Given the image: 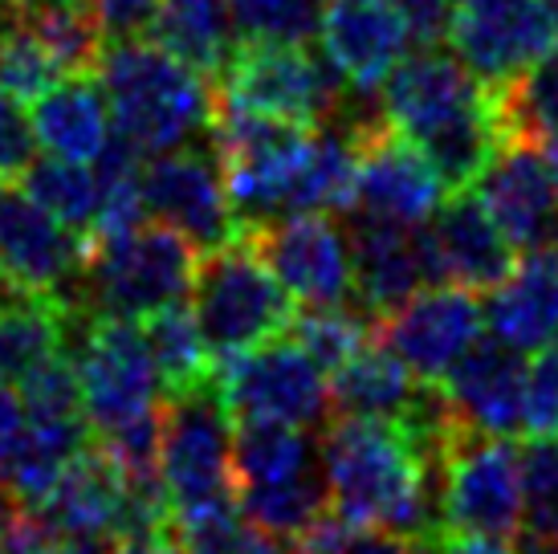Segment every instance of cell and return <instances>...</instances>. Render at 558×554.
<instances>
[{"mask_svg": "<svg viewBox=\"0 0 558 554\" xmlns=\"http://www.w3.org/2000/svg\"><path fill=\"white\" fill-rule=\"evenodd\" d=\"M379 98L391 131L433 159L449 192L477 184L506 143L494 86H485L457 53H440V46H420L400 58L379 82Z\"/></svg>", "mask_w": 558, "mask_h": 554, "instance_id": "cell-1", "label": "cell"}, {"mask_svg": "<svg viewBox=\"0 0 558 554\" xmlns=\"http://www.w3.org/2000/svg\"><path fill=\"white\" fill-rule=\"evenodd\" d=\"M330 509L351 526H384L403 539L440 526V461L424 465L400 424L335 416L323 429Z\"/></svg>", "mask_w": 558, "mask_h": 554, "instance_id": "cell-2", "label": "cell"}, {"mask_svg": "<svg viewBox=\"0 0 558 554\" xmlns=\"http://www.w3.org/2000/svg\"><path fill=\"white\" fill-rule=\"evenodd\" d=\"M94 74L107 91L114 135L140 155L175 152L213 123L217 94L208 77L159 41H110Z\"/></svg>", "mask_w": 558, "mask_h": 554, "instance_id": "cell-3", "label": "cell"}, {"mask_svg": "<svg viewBox=\"0 0 558 554\" xmlns=\"http://www.w3.org/2000/svg\"><path fill=\"white\" fill-rule=\"evenodd\" d=\"M201 253L168 225L140 229L90 241V262L82 274L78 302L98 318H123L143 323L156 310L175 306L184 293H192Z\"/></svg>", "mask_w": 558, "mask_h": 554, "instance_id": "cell-4", "label": "cell"}, {"mask_svg": "<svg viewBox=\"0 0 558 554\" xmlns=\"http://www.w3.org/2000/svg\"><path fill=\"white\" fill-rule=\"evenodd\" d=\"M192 314L213 359L262 347L294 330L298 302L245 237L204 253L192 277Z\"/></svg>", "mask_w": 558, "mask_h": 554, "instance_id": "cell-5", "label": "cell"}, {"mask_svg": "<svg viewBox=\"0 0 558 554\" xmlns=\"http://www.w3.org/2000/svg\"><path fill=\"white\" fill-rule=\"evenodd\" d=\"M70 347L82 384V408L94 441L126 429L131 420L156 412L163 404V380L156 371L143 326L123 318H98L86 306H74Z\"/></svg>", "mask_w": 558, "mask_h": 554, "instance_id": "cell-6", "label": "cell"}, {"mask_svg": "<svg viewBox=\"0 0 558 554\" xmlns=\"http://www.w3.org/2000/svg\"><path fill=\"white\" fill-rule=\"evenodd\" d=\"M236 416L220 396L217 375L192 392L163 396V436H159V478L175 509L229 502L233 478Z\"/></svg>", "mask_w": 558, "mask_h": 554, "instance_id": "cell-7", "label": "cell"}, {"mask_svg": "<svg viewBox=\"0 0 558 554\" xmlns=\"http://www.w3.org/2000/svg\"><path fill=\"white\" fill-rule=\"evenodd\" d=\"M347 94V77L326 53L306 46H262L236 41L217 74V98L306 127H326Z\"/></svg>", "mask_w": 558, "mask_h": 554, "instance_id": "cell-8", "label": "cell"}, {"mask_svg": "<svg viewBox=\"0 0 558 554\" xmlns=\"http://www.w3.org/2000/svg\"><path fill=\"white\" fill-rule=\"evenodd\" d=\"M440 526L449 534L513 539L522 526V453L510 436L461 429L440 457Z\"/></svg>", "mask_w": 558, "mask_h": 554, "instance_id": "cell-9", "label": "cell"}, {"mask_svg": "<svg viewBox=\"0 0 558 554\" xmlns=\"http://www.w3.org/2000/svg\"><path fill=\"white\" fill-rule=\"evenodd\" d=\"M217 387L236 420H281L311 432L335 420L326 371L294 335L217 359Z\"/></svg>", "mask_w": 558, "mask_h": 554, "instance_id": "cell-10", "label": "cell"}, {"mask_svg": "<svg viewBox=\"0 0 558 554\" xmlns=\"http://www.w3.org/2000/svg\"><path fill=\"white\" fill-rule=\"evenodd\" d=\"M90 237L46 213L21 184L0 188V290L82 306Z\"/></svg>", "mask_w": 558, "mask_h": 554, "instance_id": "cell-11", "label": "cell"}, {"mask_svg": "<svg viewBox=\"0 0 558 554\" xmlns=\"http://www.w3.org/2000/svg\"><path fill=\"white\" fill-rule=\"evenodd\" d=\"M449 41L452 53L485 86H501L555 49V4L550 0H457Z\"/></svg>", "mask_w": 558, "mask_h": 554, "instance_id": "cell-12", "label": "cell"}, {"mask_svg": "<svg viewBox=\"0 0 558 554\" xmlns=\"http://www.w3.org/2000/svg\"><path fill=\"white\" fill-rule=\"evenodd\" d=\"M302 306H342L351 298V241L330 213H294L241 232Z\"/></svg>", "mask_w": 558, "mask_h": 554, "instance_id": "cell-13", "label": "cell"}, {"mask_svg": "<svg viewBox=\"0 0 558 554\" xmlns=\"http://www.w3.org/2000/svg\"><path fill=\"white\" fill-rule=\"evenodd\" d=\"M143 204L151 220L175 229L196 245V253H213L241 237L217 152L201 155L175 147L156 155L143 168Z\"/></svg>", "mask_w": 558, "mask_h": 554, "instance_id": "cell-14", "label": "cell"}, {"mask_svg": "<svg viewBox=\"0 0 558 554\" xmlns=\"http://www.w3.org/2000/svg\"><path fill=\"white\" fill-rule=\"evenodd\" d=\"M485 306L477 302V290L465 286H428L416 290L396 314H388L375 326V335L400 354L420 380L440 384L452 371V363L481 339Z\"/></svg>", "mask_w": 558, "mask_h": 554, "instance_id": "cell-15", "label": "cell"}, {"mask_svg": "<svg viewBox=\"0 0 558 554\" xmlns=\"http://www.w3.org/2000/svg\"><path fill=\"white\" fill-rule=\"evenodd\" d=\"M477 201L518 253L558 249V176L543 143L506 138L477 176Z\"/></svg>", "mask_w": 558, "mask_h": 554, "instance_id": "cell-16", "label": "cell"}, {"mask_svg": "<svg viewBox=\"0 0 558 554\" xmlns=\"http://www.w3.org/2000/svg\"><path fill=\"white\" fill-rule=\"evenodd\" d=\"M420 253L428 265V286L452 281L465 290L489 293L518 269V249L497 229L477 192H457L436 208L428 225H420Z\"/></svg>", "mask_w": 558, "mask_h": 554, "instance_id": "cell-17", "label": "cell"}, {"mask_svg": "<svg viewBox=\"0 0 558 554\" xmlns=\"http://www.w3.org/2000/svg\"><path fill=\"white\" fill-rule=\"evenodd\" d=\"M449 184L440 180L433 159L400 131H375L359 143L355 213L384 216L396 225H428L445 204Z\"/></svg>", "mask_w": 558, "mask_h": 554, "instance_id": "cell-18", "label": "cell"}, {"mask_svg": "<svg viewBox=\"0 0 558 554\" xmlns=\"http://www.w3.org/2000/svg\"><path fill=\"white\" fill-rule=\"evenodd\" d=\"M351 293L375 326L428 286V265L420 253V225H396L359 213L351 225Z\"/></svg>", "mask_w": 558, "mask_h": 554, "instance_id": "cell-19", "label": "cell"}, {"mask_svg": "<svg viewBox=\"0 0 558 554\" xmlns=\"http://www.w3.org/2000/svg\"><path fill=\"white\" fill-rule=\"evenodd\" d=\"M526 351L501 339H477L440 380L449 404L469 429L513 436L526 420Z\"/></svg>", "mask_w": 558, "mask_h": 554, "instance_id": "cell-20", "label": "cell"}, {"mask_svg": "<svg viewBox=\"0 0 558 554\" xmlns=\"http://www.w3.org/2000/svg\"><path fill=\"white\" fill-rule=\"evenodd\" d=\"M318 37L335 70L363 91H379L412 41L400 0H326Z\"/></svg>", "mask_w": 558, "mask_h": 554, "instance_id": "cell-21", "label": "cell"}, {"mask_svg": "<svg viewBox=\"0 0 558 554\" xmlns=\"http://www.w3.org/2000/svg\"><path fill=\"white\" fill-rule=\"evenodd\" d=\"M126 502V473L107 448L90 441L53 481L46 502L33 509L53 539H119Z\"/></svg>", "mask_w": 558, "mask_h": 554, "instance_id": "cell-22", "label": "cell"}, {"mask_svg": "<svg viewBox=\"0 0 558 554\" xmlns=\"http://www.w3.org/2000/svg\"><path fill=\"white\" fill-rule=\"evenodd\" d=\"M489 335L518 351H543L558 342V249L526 253L485 302Z\"/></svg>", "mask_w": 558, "mask_h": 554, "instance_id": "cell-23", "label": "cell"}, {"mask_svg": "<svg viewBox=\"0 0 558 554\" xmlns=\"http://www.w3.org/2000/svg\"><path fill=\"white\" fill-rule=\"evenodd\" d=\"M33 135L49 155L94 164L114 138V119L102 82L90 74H65L33 103Z\"/></svg>", "mask_w": 558, "mask_h": 554, "instance_id": "cell-24", "label": "cell"}, {"mask_svg": "<svg viewBox=\"0 0 558 554\" xmlns=\"http://www.w3.org/2000/svg\"><path fill=\"white\" fill-rule=\"evenodd\" d=\"M420 387L424 380L375 335L342 368L330 371V412L400 424L403 416L416 408Z\"/></svg>", "mask_w": 558, "mask_h": 554, "instance_id": "cell-25", "label": "cell"}, {"mask_svg": "<svg viewBox=\"0 0 558 554\" xmlns=\"http://www.w3.org/2000/svg\"><path fill=\"white\" fill-rule=\"evenodd\" d=\"M74 306L37 293H9L0 302V384H21L46 359L70 351Z\"/></svg>", "mask_w": 558, "mask_h": 554, "instance_id": "cell-26", "label": "cell"}, {"mask_svg": "<svg viewBox=\"0 0 558 554\" xmlns=\"http://www.w3.org/2000/svg\"><path fill=\"white\" fill-rule=\"evenodd\" d=\"M151 37L204 77H217L233 53L236 33L225 0H163Z\"/></svg>", "mask_w": 558, "mask_h": 554, "instance_id": "cell-27", "label": "cell"}, {"mask_svg": "<svg viewBox=\"0 0 558 554\" xmlns=\"http://www.w3.org/2000/svg\"><path fill=\"white\" fill-rule=\"evenodd\" d=\"M314 465L311 429L281 424V420H236L233 432V478L241 485H274L306 473Z\"/></svg>", "mask_w": 558, "mask_h": 554, "instance_id": "cell-28", "label": "cell"}, {"mask_svg": "<svg viewBox=\"0 0 558 554\" xmlns=\"http://www.w3.org/2000/svg\"><path fill=\"white\" fill-rule=\"evenodd\" d=\"M16 16L49 49L62 74H94L107 41L90 0H16Z\"/></svg>", "mask_w": 558, "mask_h": 554, "instance_id": "cell-29", "label": "cell"}, {"mask_svg": "<svg viewBox=\"0 0 558 554\" xmlns=\"http://www.w3.org/2000/svg\"><path fill=\"white\" fill-rule=\"evenodd\" d=\"M168 542L175 554H290V542L248 522L233 497L213 506L175 509Z\"/></svg>", "mask_w": 558, "mask_h": 554, "instance_id": "cell-30", "label": "cell"}, {"mask_svg": "<svg viewBox=\"0 0 558 554\" xmlns=\"http://www.w3.org/2000/svg\"><path fill=\"white\" fill-rule=\"evenodd\" d=\"M143 339L151 347L156 371L163 380V396L175 392H192V387L208 384L217 375V359L204 342V330L196 314L184 310L180 302L168 310H156L143 318Z\"/></svg>", "mask_w": 558, "mask_h": 554, "instance_id": "cell-31", "label": "cell"}, {"mask_svg": "<svg viewBox=\"0 0 558 554\" xmlns=\"http://www.w3.org/2000/svg\"><path fill=\"white\" fill-rule=\"evenodd\" d=\"M236 506L253 526H262L274 539H298L302 530H311L326 509H330V490H326L323 465H314L306 473L274 485H241Z\"/></svg>", "mask_w": 558, "mask_h": 554, "instance_id": "cell-32", "label": "cell"}, {"mask_svg": "<svg viewBox=\"0 0 558 554\" xmlns=\"http://www.w3.org/2000/svg\"><path fill=\"white\" fill-rule=\"evenodd\" d=\"M497 119L506 138H530V143H550L558 138V53H543L534 65L510 82L494 86Z\"/></svg>", "mask_w": 558, "mask_h": 554, "instance_id": "cell-33", "label": "cell"}, {"mask_svg": "<svg viewBox=\"0 0 558 554\" xmlns=\"http://www.w3.org/2000/svg\"><path fill=\"white\" fill-rule=\"evenodd\" d=\"M21 188H25L46 213L58 216L62 225L90 237L94 220H98V204H102V184H98V171H94L90 164L62 159V155L33 159L29 171L21 176Z\"/></svg>", "mask_w": 558, "mask_h": 554, "instance_id": "cell-34", "label": "cell"}, {"mask_svg": "<svg viewBox=\"0 0 558 554\" xmlns=\"http://www.w3.org/2000/svg\"><path fill=\"white\" fill-rule=\"evenodd\" d=\"M236 41L306 46L323 29L326 0H225Z\"/></svg>", "mask_w": 558, "mask_h": 554, "instance_id": "cell-35", "label": "cell"}, {"mask_svg": "<svg viewBox=\"0 0 558 554\" xmlns=\"http://www.w3.org/2000/svg\"><path fill=\"white\" fill-rule=\"evenodd\" d=\"M318 368L330 375L335 368H342L359 347H367L375 339V323L363 314L359 306H311L294 318V330H290Z\"/></svg>", "mask_w": 558, "mask_h": 554, "instance_id": "cell-36", "label": "cell"}, {"mask_svg": "<svg viewBox=\"0 0 558 554\" xmlns=\"http://www.w3.org/2000/svg\"><path fill=\"white\" fill-rule=\"evenodd\" d=\"M522 453V526L558 542V436H530Z\"/></svg>", "mask_w": 558, "mask_h": 554, "instance_id": "cell-37", "label": "cell"}, {"mask_svg": "<svg viewBox=\"0 0 558 554\" xmlns=\"http://www.w3.org/2000/svg\"><path fill=\"white\" fill-rule=\"evenodd\" d=\"M58 77H65L58 62L49 58V49L21 21L0 29V94L33 107Z\"/></svg>", "mask_w": 558, "mask_h": 554, "instance_id": "cell-38", "label": "cell"}, {"mask_svg": "<svg viewBox=\"0 0 558 554\" xmlns=\"http://www.w3.org/2000/svg\"><path fill=\"white\" fill-rule=\"evenodd\" d=\"M522 432L530 436H558V342L534 351L526 375V420Z\"/></svg>", "mask_w": 558, "mask_h": 554, "instance_id": "cell-39", "label": "cell"}, {"mask_svg": "<svg viewBox=\"0 0 558 554\" xmlns=\"http://www.w3.org/2000/svg\"><path fill=\"white\" fill-rule=\"evenodd\" d=\"M33 159H37V135H33V119L25 115V103L0 94V188L21 184Z\"/></svg>", "mask_w": 558, "mask_h": 554, "instance_id": "cell-40", "label": "cell"}, {"mask_svg": "<svg viewBox=\"0 0 558 554\" xmlns=\"http://www.w3.org/2000/svg\"><path fill=\"white\" fill-rule=\"evenodd\" d=\"M163 0H90L94 21H98V33L102 41H140V37H151L156 29V16Z\"/></svg>", "mask_w": 558, "mask_h": 554, "instance_id": "cell-41", "label": "cell"}, {"mask_svg": "<svg viewBox=\"0 0 558 554\" xmlns=\"http://www.w3.org/2000/svg\"><path fill=\"white\" fill-rule=\"evenodd\" d=\"M33 445V420L13 384H0V481L13 478V469Z\"/></svg>", "mask_w": 558, "mask_h": 554, "instance_id": "cell-42", "label": "cell"}, {"mask_svg": "<svg viewBox=\"0 0 558 554\" xmlns=\"http://www.w3.org/2000/svg\"><path fill=\"white\" fill-rule=\"evenodd\" d=\"M400 13L416 46H440V41H449L457 0H400Z\"/></svg>", "mask_w": 558, "mask_h": 554, "instance_id": "cell-43", "label": "cell"}, {"mask_svg": "<svg viewBox=\"0 0 558 554\" xmlns=\"http://www.w3.org/2000/svg\"><path fill=\"white\" fill-rule=\"evenodd\" d=\"M339 554H408V539L384 526H351Z\"/></svg>", "mask_w": 558, "mask_h": 554, "instance_id": "cell-44", "label": "cell"}, {"mask_svg": "<svg viewBox=\"0 0 558 554\" xmlns=\"http://www.w3.org/2000/svg\"><path fill=\"white\" fill-rule=\"evenodd\" d=\"M445 554H510L506 539H477V534H449Z\"/></svg>", "mask_w": 558, "mask_h": 554, "instance_id": "cell-45", "label": "cell"}, {"mask_svg": "<svg viewBox=\"0 0 558 554\" xmlns=\"http://www.w3.org/2000/svg\"><path fill=\"white\" fill-rule=\"evenodd\" d=\"M110 554H175L168 539H123Z\"/></svg>", "mask_w": 558, "mask_h": 554, "instance_id": "cell-46", "label": "cell"}, {"mask_svg": "<svg viewBox=\"0 0 558 554\" xmlns=\"http://www.w3.org/2000/svg\"><path fill=\"white\" fill-rule=\"evenodd\" d=\"M53 554H110L107 539H58Z\"/></svg>", "mask_w": 558, "mask_h": 554, "instance_id": "cell-47", "label": "cell"}, {"mask_svg": "<svg viewBox=\"0 0 558 554\" xmlns=\"http://www.w3.org/2000/svg\"><path fill=\"white\" fill-rule=\"evenodd\" d=\"M518 554H558V542L534 539V534H526V539L518 542Z\"/></svg>", "mask_w": 558, "mask_h": 554, "instance_id": "cell-48", "label": "cell"}, {"mask_svg": "<svg viewBox=\"0 0 558 554\" xmlns=\"http://www.w3.org/2000/svg\"><path fill=\"white\" fill-rule=\"evenodd\" d=\"M550 4H555V21H558V0H550Z\"/></svg>", "mask_w": 558, "mask_h": 554, "instance_id": "cell-49", "label": "cell"}]
</instances>
